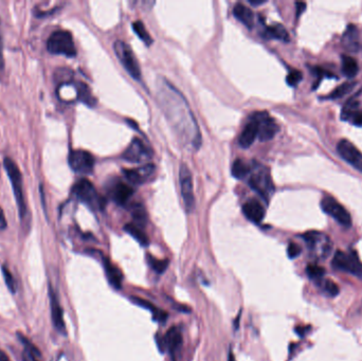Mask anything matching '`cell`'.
Segmentation results:
<instances>
[{"label":"cell","mask_w":362,"mask_h":361,"mask_svg":"<svg viewBox=\"0 0 362 361\" xmlns=\"http://www.w3.org/2000/svg\"><path fill=\"white\" fill-rule=\"evenodd\" d=\"M3 165H4L5 172H6L7 176H9L11 184H12V189H13L14 195H15L16 204H17V207H18L19 216L21 218V221H23L28 215V207L26 204V200H24L23 188H22V176H21L20 170H19L18 165L16 164L9 157L4 158Z\"/></svg>","instance_id":"1"},{"label":"cell","mask_w":362,"mask_h":361,"mask_svg":"<svg viewBox=\"0 0 362 361\" xmlns=\"http://www.w3.org/2000/svg\"><path fill=\"white\" fill-rule=\"evenodd\" d=\"M249 184L251 189L254 190L266 201H269L274 193V184L270 172L267 167L260 164L256 165L252 172L249 178Z\"/></svg>","instance_id":"2"},{"label":"cell","mask_w":362,"mask_h":361,"mask_svg":"<svg viewBox=\"0 0 362 361\" xmlns=\"http://www.w3.org/2000/svg\"><path fill=\"white\" fill-rule=\"evenodd\" d=\"M47 49L52 54H61L68 57H74L77 55V49H75L71 33L66 30L53 32L51 36L48 38Z\"/></svg>","instance_id":"3"},{"label":"cell","mask_w":362,"mask_h":361,"mask_svg":"<svg viewBox=\"0 0 362 361\" xmlns=\"http://www.w3.org/2000/svg\"><path fill=\"white\" fill-rule=\"evenodd\" d=\"M302 239L305 241L310 252L317 258L324 259L330 255L333 242L325 233L320 231H308L302 235Z\"/></svg>","instance_id":"4"},{"label":"cell","mask_w":362,"mask_h":361,"mask_svg":"<svg viewBox=\"0 0 362 361\" xmlns=\"http://www.w3.org/2000/svg\"><path fill=\"white\" fill-rule=\"evenodd\" d=\"M114 49L120 63L123 65L125 70L130 74V77H132L134 80H140L141 69L131 48L124 41L117 40L114 45Z\"/></svg>","instance_id":"5"},{"label":"cell","mask_w":362,"mask_h":361,"mask_svg":"<svg viewBox=\"0 0 362 361\" xmlns=\"http://www.w3.org/2000/svg\"><path fill=\"white\" fill-rule=\"evenodd\" d=\"M72 193L75 197L89 206L91 209L103 207L102 199L100 198L95 186L87 179H81L75 183L72 189Z\"/></svg>","instance_id":"6"},{"label":"cell","mask_w":362,"mask_h":361,"mask_svg":"<svg viewBox=\"0 0 362 361\" xmlns=\"http://www.w3.org/2000/svg\"><path fill=\"white\" fill-rule=\"evenodd\" d=\"M321 208L323 211L332 216L334 220L339 223L343 227H349L352 226V217L349 211L345 209L338 200H336L333 196L326 195L321 200Z\"/></svg>","instance_id":"7"},{"label":"cell","mask_w":362,"mask_h":361,"mask_svg":"<svg viewBox=\"0 0 362 361\" xmlns=\"http://www.w3.org/2000/svg\"><path fill=\"white\" fill-rule=\"evenodd\" d=\"M250 119L253 120L257 125V138L260 141L271 140L279 131V125L267 112H256L251 115Z\"/></svg>","instance_id":"8"},{"label":"cell","mask_w":362,"mask_h":361,"mask_svg":"<svg viewBox=\"0 0 362 361\" xmlns=\"http://www.w3.org/2000/svg\"><path fill=\"white\" fill-rule=\"evenodd\" d=\"M332 264L335 269L352 273L362 279V264L354 253H347L338 250L334 255Z\"/></svg>","instance_id":"9"},{"label":"cell","mask_w":362,"mask_h":361,"mask_svg":"<svg viewBox=\"0 0 362 361\" xmlns=\"http://www.w3.org/2000/svg\"><path fill=\"white\" fill-rule=\"evenodd\" d=\"M179 181H180V190L184 201V206H186L188 211L191 212L195 207L194 184H193L192 172L186 163L180 164Z\"/></svg>","instance_id":"10"},{"label":"cell","mask_w":362,"mask_h":361,"mask_svg":"<svg viewBox=\"0 0 362 361\" xmlns=\"http://www.w3.org/2000/svg\"><path fill=\"white\" fill-rule=\"evenodd\" d=\"M69 165L75 173L88 175L95 167V157L87 150H72L69 155Z\"/></svg>","instance_id":"11"},{"label":"cell","mask_w":362,"mask_h":361,"mask_svg":"<svg viewBox=\"0 0 362 361\" xmlns=\"http://www.w3.org/2000/svg\"><path fill=\"white\" fill-rule=\"evenodd\" d=\"M337 152L343 160L350 163L359 172H362V153L351 141L342 139L337 144Z\"/></svg>","instance_id":"12"},{"label":"cell","mask_w":362,"mask_h":361,"mask_svg":"<svg viewBox=\"0 0 362 361\" xmlns=\"http://www.w3.org/2000/svg\"><path fill=\"white\" fill-rule=\"evenodd\" d=\"M122 157L128 162L139 163L149 159L151 157V153L140 139L133 138L128 147L125 149Z\"/></svg>","instance_id":"13"},{"label":"cell","mask_w":362,"mask_h":361,"mask_svg":"<svg viewBox=\"0 0 362 361\" xmlns=\"http://www.w3.org/2000/svg\"><path fill=\"white\" fill-rule=\"evenodd\" d=\"M155 165L148 163L144 164L138 169H130V170H124L123 174L125 178L127 179L132 184H142L144 183L151 175L155 172Z\"/></svg>","instance_id":"14"},{"label":"cell","mask_w":362,"mask_h":361,"mask_svg":"<svg viewBox=\"0 0 362 361\" xmlns=\"http://www.w3.org/2000/svg\"><path fill=\"white\" fill-rule=\"evenodd\" d=\"M242 213L247 220L254 224H259L265 217V208L258 200L252 198L242 206Z\"/></svg>","instance_id":"15"},{"label":"cell","mask_w":362,"mask_h":361,"mask_svg":"<svg viewBox=\"0 0 362 361\" xmlns=\"http://www.w3.org/2000/svg\"><path fill=\"white\" fill-rule=\"evenodd\" d=\"M163 344L165 348L171 353V355L174 357L181 347L182 344V334L179 330V327H172V329L168 330L163 337Z\"/></svg>","instance_id":"16"},{"label":"cell","mask_w":362,"mask_h":361,"mask_svg":"<svg viewBox=\"0 0 362 361\" xmlns=\"http://www.w3.org/2000/svg\"><path fill=\"white\" fill-rule=\"evenodd\" d=\"M50 300H51V316H52V322L55 326V329L58 332L65 333V322H64V316H63V309L58 303L57 298L55 296L54 291L50 288Z\"/></svg>","instance_id":"17"},{"label":"cell","mask_w":362,"mask_h":361,"mask_svg":"<svg viewBox=\"0 0 362 361\" xmlns=\"http://www.w3.org/2000/svg\"><path fill=\"white\" fill-rule=\"evenodd\" d=\"M133 194V189L124 182H117L112 189L113 199L118 205H125Z\"/></svg>","instance_id":"18"},{"label":"cell","mask_w":362,"mask_h":361,"mask_svg":"<svg viewBox=\"0 0 362 361\" xmlns=\"http://www.w3.org/2000/svg\"><path fill=\"white\" fill-rule=\"evenodd\" d=\"M257 133H258V130H257L256 123L253 120L250 119L248 124L245 127H243L241 136H240V139H239L240 146L242 148L250 147L252 144H253L255 139L257 138Z\"/></svg>","instance_id":"19"},{"label":"cell","mask_w":362,"mask_h":361,"mask_svg":"<svg viewBox=\"0 0 362 361\" xmlns=\"http://www.w3.org/2000/svg\"><path fill=\"white\" fill-rule=\"evenodd\" d=\"M103 263L108 282L111 283L114 288L120 289L122 286V280H123V274L121 270L113 263L109 262V259H107L106 257L103 258Z\"/></svg>","instance_id":"20"},{"label":"cell","mask_w":362,"mask_h":361,"mask_svg":"<svg viewBox=\"0 0 362 361\" xmlns=\"http://www.w3.org/2000/svg\"><path fill=\"white\" fill-rule=\"evenodd\" d=\"M233 14L235 18L245 24L248 29L253 28L254 14L251 9L242 3H237L233 7Z\"/></svg>","instance_id":"21"},{"label":"cell","mask_w":362,"mask_h":361,"mask_svg":"<svg viewBox=\"0 0 362 361\" xmlns=\"http://www.w3.org/2000/svg\"><path fill=\"white\" fill-rule=\"evenodd\" d=\"M130 300H131L132 303H134L136 305L149 310V312L153 314L155 320H157L159 322H162V323L166 321L167 314L165 312H163V310L156 307L154 304H151L150 302H148L146 300H143L141 298H137V297H131Z\"/></svg>","instance_id":"22"},{"label":"cell","mask_w":362,"mask_h":361,"mask_svg":"<svg viewBox=\"0 0 362 361\" xmlns=\"http://www.w3.org/2000/svg\"><path fill=\"white\" fill-rule=\"evenodd\" d=\"M264 36L269 39H279L285 41V43H287L290 39L287 30L281 23H274L267 27L264 32Z\"/></svg>","instance_id":"23"},{"label":"cell","mask_w":362,"mask_h":361,"mask_svg":"<svg viewBox=\"0 0 362 361\" xmlns=\"http://www.w3.org/2000/svg\"><path fill=\"white\" fill-rule=\"evenodd\" d=\"M124 230L127 232L129 235L136 240L140 245L147 246L149 244V240L145 232L142 230L141 227L137 226L136 224H126L124 226Z\"/></svg>","instance_id":"24"},{"label":"cell","mask_w":362,"mask_h":361,"mask_svg":"<svg viewBox=\"0 0 362 361\" xmlns=\"http://www.w3.org/2000/svg\"><path fill=\"white\" fill-rule=\"evenodd\" d=\"M343 45L352 51L358 49V30L354 24H350L347 31L344 32Z\"/></svg>","instance_id":"25"},{"label":"cell","mask_w":362,"mask_h":361,"mask_svg":"<svg viewBox=\"0 0 362 361\" xmlns=\"http://www.w3.org/2000/svg\"><path fill=\"white\" fill-rule=\"evenodd\" d=\"M359 71V66L355 58L351 56H342V72L348 78H355Z\"/></svg>","instance_id":"26"},{"label":"cell","mask_w":362,"mask_h":361,"mask_svg":"<svg viewBox=\"0 0 362 361\" xmlns=\"http://www.w3.org/2000/svg\"><path fill=\"white\" fill-rule=\"evenodd\" d=\"M355 86H356L355 83H344V84H342V85H340L339 87H337L335 90H333L331 94L326 97V99H330V100L340 99V98H342L344 96L349 95L350 92H352L354 90Z\"/></svg>","instance_id":"27"},{"label":"cell","mask_w":362,"mask_h":361,"mask_svg":"<svg viewBox=\"0 0 362 361\" xmlns=\"http://www.w3.org/2000/svg\"><path fill=\"white\" fill-rule=\"evenodd\" d=\"M132 30L144 44L151 45V43H153V38L150 37L149 33L147 32V30L144 27V23H143L142 21H140V20L134 21L132 23Z\"/></svg>","instance_id":"28"},{"label":"cell","mask_w":362,"mask_h":361,"mask_svg":"<svg viewBox=\"0 0 362 361\" xmlns=\"http://www.w3.org/2000/svg\"><path fill=\"white\" fill-rule=\"evenodd\" d=\"M250 172V167L241 159H237L232 165V175L237 179H243Z\"/></svg>","instance_id":"29"},{"label":"cell","mask_w":362,"mask_h":361,"mask_svg":"<svg viewBox=\"0 0 362 361\" xmlns=\"http://www.w3.org/2000/svg\"><path fill=\"white\" fill-rule=\"evenodd\" d=\"M78 97L83 103L87 104L88 106H94L96 104V100L92 97L90 89L86 84L79 83L78 85Z\"/></svg>","instance_id":"30"},{"label":"cell","mask_w":362,"mask_h":361,"mask_svg":"<svg viewBox=\"0 0 362 361\" xmlns=\"http://www.w3.org/2000/svg\"><path fill=\"white\" fill-rule=\"evenodd\" d=\"M318 283H319V285L321 286L322 290L326 293L327 296L336 297V296L339 295L340 289L338 287V285H337L334 281L328 280V279H326V280L321 279V280L318 281Z\"/></svg>","instance_id":"31"},{"label":"cell","mask_w":362,"mask_h":361,"mask_svg":"<svg viewBox=\"0 0 362 361\" xmlns=\"http://www.w3.org/2000/svg\"><path fill=\"white\" fill-rule=\"evenodd\" d=\"M132 217L134 222H136V225L141 227L144 226L146 224L147 221V215L144 208H143L141 205H134L132 208Z\"/></svg>","instance_id":"32"},{"label":"cell","mask_w":362,"mask_h":361,"mask_svg":"<svg viewBox=\"0 0 362 361\" xmlns=\"http://www.w3.org/2000/svg\"><path fill=\"white\" fill-rule=\"evenodd\" d=\"M147 261H148L149 266L151 267V269H153L154 271H156L159 274L163 273L166 270L168 263H170L167 261V259H158V258L151 256V255H148Z\"/></svg>","instance_id":"33"},{"label":"cell","mask_w":362,"mask_h":361,"mask_svg":"<svg viewBox=\"0 0 362 361\" xmlns=\"http://www.w3.org/2000/svg\"><path fill=\"white\" fill-rule=\"evenodd\" d=\"M325 269L317 264H308L306 267V273L310 279L319 281L325 275Z\"/></svg>","instance_id":"34"},{"label":"cell","mask_w":362,"mask_h":361,"mask_svg":"<svg viewBox=\"0 0 362 361\" xmlns=\"http://www.w3.org/2000/svg\"><path fill=\"white\" fill-rule=\"evenodd\" d=\"M21 340L23 342V344H26V349H24L23 352V361H38L36 359V355H39L38 351L30 344V342L27 341L26 338H22Z\"/></svg>","instance_id":"35"},{"label":"cell","mask_w":362,"mask_h":361,"mask_svg":"<svg viewBox=\"0 0 362 361\" xmlns=\"http://www.w3.org/2000/svg\"><path fill=\"white\" fill-rule=\"evenodd\" d=\"M302 79H303V74H302L301 71L291 70L287 74V78H286V83H287L289 86L294 87V86H297L298 84L302 81Z\"/></svg>","instance_id":"36"},{"label":"cell","mask_w":362,"mask_h":361,"mask_svg":"<svg viewBox=\"0 0 362 361\" xmlns=\"http://www.w3.org/2000/svg\"><path fill=\"white\" fill-rule=\"evenodd\" d=\"M2 274H3V278H4V281H5V284L7 288H9L11 290V292H15V284H14V279H13V275L12 273L10 272V270L7 269V267L3 266L2 267Z\"/></svg>","instance_id":"37"},{"label":"cell","mask_w":362,"mask_h":361,"mask_svg":"<svg viewBox=\"0 0 362 361\" xmlns=\"http://www.w3.org/2000/svg\"><path fill=\"white\" fill-rule=\"evenodd\" d=\"M347 121H349L353 125H356V126H362V111L361 109H357L356 112H354L352 115H350Z\"/></svg>","instance_id":"38"},{"label":"cell","mask_w":362,"mask_h":361,"mask_svg":"<svg viewBox=\"0 0 362 361\" xmlns=\"http://www.w3.org/2000/svg\"><path fill=\"white\" fill-rule=\"evenodd\" d=\"M301 253H302V248L298 244H296V242H290L287 247V254L289 258L291 259L297 258Z\"/></svg>","instance_id":"39"},{"label":"cell","mask_w":362,"mask_h":361,"mask_svg":"<svg viewBox=\"0 0 362 361\" xmlns=\"http://www.w3.org/2000/svg\"><path fill=\"white\" fill-rule=\"evenodd\" d=\"M6 228V221H5V216L4 213L2 211V209L0 208V230H3Z\"/></svg>","instance_id":"40"},{"label":"cell","mask_w":362,"mask_h":361,"mask_svg":"<svg viewBox=\"0 0 362 361\" xmlns=\"http://www.w3.org/2000/svg\"><path fill=\"white\" fill-rule=\"evenodd\" d=\"M296 6H297V17H300L301 14L305 11L306 3L305 2H297Z\"/></svg>","instance_id":"41"},{"label":"cell","mask_w":362,"mask_h":361,"mask_svg":"<svg viewBox=\"0 0 362 361\" xmlns=\"http://www.w3.org/2000/svg\"><path fill=\"white\" fill-rule=\"evenodd\" d=\"M310 330L309 326H298L296 329V332L298 333L299 336H301V337H303V336H305V334Z\"/></svg>","instance_id":"42"},{"label":"cell","mask_w":362,"mask_h":361,"mask_svg":"<svg viewBox=\"0 0 362 361\" xmlns=\"http://www.w3.org/2000/svg\"><path fill=\"white\" fill-rule=\"evenodd\" d=\"M1 36H0V69H3V56H2V47H1Z\"/></svg>","instance_id":"43"},{"label":"cell","mask_w":362,"mask_h":361,"mask_svg":"<svg viewBox=\"0 0 362 361\" xmlns=\"http://www.w3.org/2000/svg\"><path fill=\"white\" fill-rule=\"evenodd\" d=\"M0 361H10L9 357L5 355V353L0 350Z\"/></svg>","instance_id":"44"},{"label":"cell","mask_w":362,"mask_h":361,"mask_svg":"<svg viewBox=\"0 0 362 361\" xmlns=\"http://www.w3.org/2000/svg\"><path fill=\"white\" fill-rule=\"evenodd\" d=\"M265 2H266L265 0H262V1H253V0H250V1H249V3L251 5H253V6H257V5H260V4H264Z\"/></svg>","instance_id":"45"},{"label":"cell","mask_w":362,"mask_h":361,"mask_svg":"<svg viewBox=\"0 0 362 361\" xmlns=\"http://www.w3.org/2000/svg\"><path fill=\"white\" fill-rule=\"evenodd\" d=\"M228 361H235V357H234V354H233V353H232V351H230V353H229Z\"/></svg>","instance_id":"46"}]
</instances>
